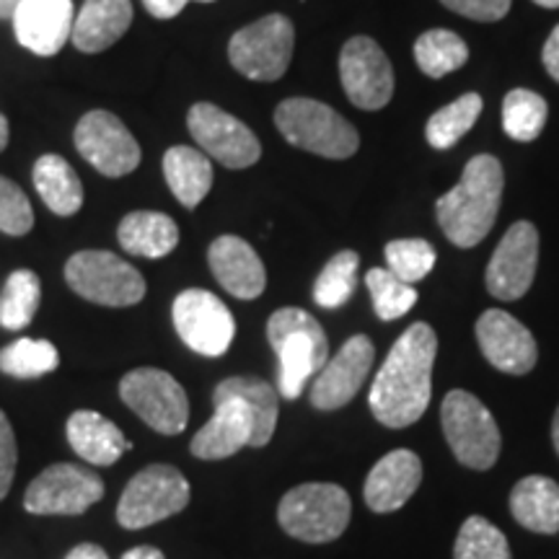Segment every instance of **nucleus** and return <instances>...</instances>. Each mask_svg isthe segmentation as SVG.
<instances>
[{
  "instance_id": "1",
  "label": "nucleus",
  "mask_w": 559,
  "mask_h": 559,
  "mask_svg": "<svg viewBox=\"0 0 559 559\" xmlns=\"http://www.w3.org/2000/svg\"><path fill=\"white\" fill-rule=\"evenodd\" d=\"M436 355L438 337L425 321L412 324L391 345L368 394L370 412L381 425L402 430L425 415L430 404Z\"/></svg>"
},
{
  "instance_id": "2",
  "label": "nucleus",
  "mask_w": 559,
  "mask_h": 559,
  "mask_svg": "<svg viewBox=\"0 0 559 559\" xmlns=\"http://www.w3.org/2000/svg\"><path fill=\"white\" fill-rule=\"evenodd\" d=\"M502 164L489 153L474 156L466 164L461 181L436 202V215L445 239L459 249H472L487 239L500 213Z\"/></svg>"
},
{
  "instance_id": "3",
  "label": "nucleus",
  "mask_w": 559,
  "mask_h": 559,
  "mask_svg": "<svg viewBox=\"0 0 559 559\" xmlns=\"http://www.w3.org/2000/svg\"><path fill=\"white\" fill-rule=\"evenodd\" d=\"M267 340L277 353V391L283 400H298L306 383L330 360V342L309 311L285 306L267 321Z\"/></svg>"
},
{
  "instance_id": "4",
  "label": "nucleus",
  "mask_w": 559,
  "mask_h": 559,
  "mask_svg": "<svg viewBox=\"0 0 559 559\" xmlns=\"http://www.w3.org/2000/svg\"><path fill=\"white\" fill-rule=\"evenodd\" d=\"M353 502L340 485L309 481L293 487L277 506V521L288 536L306 544H326L345 534Z\"/></svg>"
},
{
  "instance_id": "5",
  "label": "nucleus",
  "mask_w": 559,
  "mask_h": 559,
  "mask_svg": "<svg viewBox=\"0 0 559 559\" xmlns=\"http://www.w3.org/2000/svg\"><path fill=\"white\" fill-rule=\"evenodd\" d=\"M275 124L290 145L324 158H349L360 148L358 130L317 99H285L275 109Z\"/></svg>"
},
{
  "instance_id": "6",
  "label": "nucleus",
  "mask_w": 559,
  "mask_h": 559,
  "mask_svg": "<svg viewBox=\"0 0 559 559\" xmlns=\"http://www.w3.org/2000/svg\"><path fill=\"white\" fill-rule=\"evenodd\" d=\"M440 423H443V436L449 440L453 456L464 466L485 472L498 461L502 443L498 423L469 391L453 389L445 394Z\"/></svg>"
},
{
  "instance_id": "7",
  "label": "nucleus",
  "mask_w": 559,
  "mask_h": 559,
  "mask_svg": "<svg viewBox=\"0 0 559 559\" xmlns=\"http://www.w3.org/2000/svg\"><path fill=\"white\" fill-rule=\"evenodd\" d=\"M66 280L70 290L79 293L81 298L109 306V309L135 306L148 290L145 277L130 262L99 249L79 251V254L70 257L66 264Z\"/></svg>"
},
{
  "instance_id": "8",
  "label": "nucleus",
  "mask_w": 559,
  "mask_h": 559,
  "mask_svg": "<svg viewBox=\"0 0 559 559\" xmlns=\"http://www.w3.org/2000/svg\"><path fill=\"white\" fill-rule=\"evenodd\" d=\"M190 481L177 466L151 464L138 472L117 502V521L122 528L138 531L171 519L190 506Z\"/></svg>"
},
{
  "instance_id": "9",
  "label": "nucleus",
  "mask_w": 559,
  "mask_h": 559,
  "mask_svg": "<svg viewBox=\"0 0 559 559\" xmlns=\"http://www.w3.org/2000/svg\"><path fill=\"white\" fill-rule=\"evenodd\" d=\"M296 29L283 13H270L243 26L228 41L230 66L251 81H277L290 66Z\"/></svg>"
},
{
  "instance_id": "10",
  "label": "nucleus",
  "mask_w": 559,
  "mask_h": 559,
  "mask_svg": "<svg viewBox=\"0 0 559 559\" xmlns=\"http://www.w3.org/2000/svg\"><path fill=\"white\" fill-rule=\"evenodd\" d=\"M120 396L160 436H179L190 423V400L181 383L160 368H135L120 381Z\"/></svg>"
},
{
  "instance_id": "11",
  "label": "nucleus",
  "mask_w": 559,
  "mask_h": 559,
  "mask_svg": "<svg viewBox=\"0 0 559 559\" xmlns=\"http://www.w3.org/2000/svg\"><path fill=\"white\" fill-rule=\"evenodd\" d=\"M174 330L187 347L205 358H218L234 342L236 321L228 306L210 290L179 293L171 306Z\"/></svg>"
},
{
  "instance_id": "12",
  "label": "nucleus",
  "mask_w": 559,
  "mask_h": 559,
  "mask_svg": "<svg viewBox=\"0 0 559 559\" xmlns=\"http://www.w3.org/2000/svg\"><path fill=\"white\" fill-rule=\"evenodd\" d=\"M104 498V481L79 464H52L26 487L24 508L34 515H81Z\"/></svg>"
},
{
  "instance_id": "13",
  "label": "nucleus",
  "mask_w": 559,
  "mask_h": 559,
  "mask_svg": "<svg viewBox=\"0 0 559 559\" xmlns=\"http://www.w3.org/2000/svg\"><path fill=\"white\" fill-rule=\"evenodd\" d=\"M194 143L226 169H249L262 156V145L241 120L210 102L194 104L187 115Z\"/></svg>"
},
{
  "instance_id": "14",
  "label": "nucleus",
  "mask_w": 559,
  "mask_h": 559,
  "mask_svg": "<svg viewBox=\"0 0 559 559\" xmlns=\"http://www.w3.org/2000/svg\"><path fill=\"white\" fill-rule=\"evenodd\" d=\"M340 79L358 109L379 111L394 96V70L379 41L370 37L347 39L340 52Z\"/></svg>"
},
{
  "instance_id": "15",
  "label": "nucleus",
  "mask_w": 559,
  "mask_h": 559,
  "mask_svg": "<svg viewBox=\"0 0 559 559\" xmlns=\"http://www.w3.org/2000/svg\"><path fill=\"white\" fill-rule=\"evenodd\" d=\"M75 148L104 177H128L140 164V145L111 111H88L75 128Z\"/></svg>"
},
{
  "instance_id": "16",
  "label": "nucleus",
  "mask_w": 559,
  "mask_h": 559,
  "mask_svg": "<svg viewBox=\"0 0 559 559\" xmlns=\"http://www.w3.org/2000/svg\"><path fill=\"white\" fill-rule=\"evenodd\" d=\"M539 264V230L534 223L519 221L508 228L487 264V290L498 300H519L534 283Z\"/></svg>"
},
{
  "instance_id": "17",
  "label": "nucleus",
  "mask_w": 559,
  "mask_h": 559,
  "mask_svg": "<svg viewBox=\"0 0 559 559\" xmlns=\"http://www.w3.org/2000/svg\"><path fill=\"white\" fill-rule=\"evenodd\" d=\"M376 347L366 334H355L326 366L313 376L311 383V407L321 412L342 409L355 400L362 383H366L370 368H373Z\"/></svg>"
},
{
  "instance_id": "18",
  "label": "nucleus",
  "mask_w": 559,
  "mask_h": 559,
  "mask_svg": "<svg viewBox=\"0 0 559 559\" xmlns=\"http://www.w3.org/2000/svg\"><path fill=\"white\" fill-rule=\"evenodd\" d=\"M474 332H477V342L489 366L502 370V373L526 376L536 366L539 347H536L534 334L519 319L510 317L508 311H485L477 326H474Z\"/></svg>"
},
{
  "instance_id": "19",
  "label": "nucleus",
  "mask_w": 559,
  "mask_h": 559,
  "mask_svg": "<svg viewBox=\"0 0 559 559\" xmlns=\"http://www.w3.org/2000/svg\"><path fill=\"white\" fill-rule=\"evenodd\" d=\"M73 21V0H24L13 13V32L21 47L50 58L70 41Z\"/></svg>"
},
{
  "instance_id": "20",
  "label": "nucleus",
  "mask_w": 559,
  "mask_h": 559,
  "mask_svg": "<svg viewBox=\"0 0 559 559\" xmlns=\"http://www.w3.org/2000/svg\"><path fill=\"white\" fill-rule=\"evenodd\" d=\"M213 417L207 419L205 428L198 430V436L190 443L192 456L202 461L234 456V453L251 445V438H254V417L241 400L221 396V400H213Z\"/></svg>"
},
{
  "instance_id": "21",
  "label": "nucleus",
  "mask_w": 559,
  "mask_h": 559,
  "mask_svg": "<svg viewBox=\"0 0 559 559\" xmlns=\"http://www.w3.org/2000/svg\"><path fill=\"white\" fill-rule=\"evenodd\" d=\"M207 262L221 288H226L234 298L254 300L264 293L267 285L264 264L260 254L239 236H221L210 243Z\"/></svg>"
},
{
  "instance_id": "22",
  "label": "nucleus",
  "mask_w": 559,
  "mask_h": 559,
  "mask_svg": "<svg viewBox=\"0 0 559 559\" xmlns=\"http://www.w3.org/2000/svg\"><path fill=\"white\" fill-rule=\"evenodd\" d=\"M419 481H423V461L417 453L396 449L370 469L362 498L373 513H394L417 492Z\"/></svg>"
},
{
  "instance_id": "23",
  "label": "nucleus",
  "mask_w": 559,
  "mask_h": 559,
  "mask_svg": "<svg viewBox=\"0 0 559 559\" xmlns=\"http://www.w3.org/2000/svg\"><path fill=\"white\" fill-rule=\"evenodd\" d=\"M66 432L70 449L94 466H111L128 451L124 432L94 409H75L68 417Z\"/></svg>"
},
{
  "instance_id": "24",
  "label": "nucleus",
  "mask_w": 559,
  "mask_h": 559,
  "mask_svg": "<svg viewBox=\"0 0 559 559\" xmlns=\"http://www.w3.org/2000/svg\"><path fill=\"white\" fill-rule=\"evenodd\" d=\"M132 24L130 0H86L73 21L70 41L81 52H104L122 39Z\"/></svg>"
},
{
  "instance_id": "25",
  "label": "nucleus",
  "mask_w": 559,
  "mask_h": 559,
  "mask_svg": "<svg viewBox=\"0 0 559 559\" xmlns=\"http://www.w3.org/2000/svg\"><path fill=\"white\" fill-rule=\"evenodd\" d=\"M510 513L534 534H559V485L539 474L523 477L510 492Z\"/></svg>"
},
{
  "instance_id": "26",
  "label": "nucleus",
  "mask_w": 559,
  "mask_h": 559,
  "mask_svg": "<svg viewBox=\"0 0 559 559\" xmlns=\"http://www.w3.org/2000/svg\"><path fill=\"white\" fill-rule=\"evenodd\" d=\"M221 396H236L251 409L254 417V438H251V449H262L267 445L277 428L280 415V391L257 376H230V379L221 381L213 391V400Z\"/></svg>"
},
{
  "instance_id": "27",
  "label": "nucleus",
  "mask_w": 559,
  "mask_h": 559,
  "mask_svg": "<svg viewBox=\"0 0 559 559\" xmlns=\"http://www.w3.org/2000/svg\"><path fill=\"white\" fill-rule=\"evenodd\" d=\"M117 239L122 249L135 257H148V260H160L171 254L179 243V228L174 218L166 213H153V210H135L124 215Z\"/></svg>"
},
{
  "instance_id": "28",
  "label": "nucleus",
  "mask_w": 559,
  "mask_h": 559,
  "mask_svg": "<svg viewBox=\"0 0 559 559\" xmlns=\"http://www.w3.org/2000/svg\"><path fill=\"white\" fill-rule=\"evenodd\" d=\"M164 177L185 207H198L213 187V164L207 156L190 145H174L164 156Z\"/></svg>"
},
{
  "instance_id": "29",
  "label": "nucleus",
  "mask_w": 559,
  "mask_h": 559,
  "mask_svg": "<svg viewBox=\"0 0 559 559\" xmlns=\"http://www.w3.org/2000/svg\"><path fill=\"white\" fill-rule=\"evenodd\" d=\"M34 187L55 215H75L83 205V185L62 156L47 153L34 164Z\"/></svg>"
},
{
  "instance_id": "30",
  "label": "nucleus",
  "mask_w": 559,
  "mask_h": 559,
  "mask_svg": "<svg viewBox=\"0 0 559 559\" xmlns=\"http://www.w3.org/2000/svg\"><path fill=\"white\" fill-rule=\"evenodd\" d=\"M415 60L428 79H443L453 70L464 68L469 60V47L449 29H430L415 41Z\"/></svg>"
},
{
  "instance_id": "31",
  "label": "nucleus",
  "mask_w": 559,
  "mask_h": 559,
  "mask_svg": "<svg viewBox=\"0 0 559 559\" xmlns=\"http://www.w3.org/2000/svg\"><path fill=\"white\" fill-rule=\"evenodd\" d=\"M41 304V283L37 272L16 270L5 280L0 293V326L9 332H19L32 324L34 313Z\"/></svg>"
},
{
  "instance_id": "32",
  "label": "nucleus",
  "mask_w": 559,
  "mask_h": 559,
  "mask_svg": "<svg viewBox=\"0 0 559 559\" xmlns=\"http://www.w3.org/2000/svg\"><path fill=\"white\" fill-rule=\"evenodd\" d=\"M481 107H485V102H481L479 94H464L456 102H451L449 107L438 109L428 120V128H425L428 143L438 151L456 145L479 120Z\"/></svg>"
},
{
  "instance_id": "33",
  "label": "nucleus",
  "mask_w": 559,
  "mask_h": 559,
  "mask_svg": "<svg viewBox=\"0 0 559 559\" xmlns=\"http://www.w3.org/2000/svg\"><path fill=\"white\" fill-rule=\"evenodd\" d=\"M60 366V353L52 342L21 337L0 349V370L13 379H39Z\"/></svg>"
},
{
  "instance_id": "34",
  "label": "nucleus",
  "mask_w": 559,
  "mask_h": 559,
  "mask_svg": "<svg viewBox=\"0 0 559 559\" xmlns=\"http://www.w3.org/2000/svg\"><path fill=\"white\" fill-rule=\"evenodd\" d=\"M549 107L536 91L513 88L502 102V128L519 143H531L542 135Z\"/></svg>"
},
{
  "instance_id": "35",
  "label": "nucleus",
  "mask_w": 559,
  "mask_h": 559,
  "mask_svg": "<svg viewBox=\"0 0 559 559\" xmlns=\"http://www.w3.org/2000/svg\"><path fill=\"white\" fill-rule=\"evenodd\" d=\"M358 264L360 257L355 251H340L324 264L321 275L313 283V300L321 309H340L353 298L358 288Z\"/></svg>"
},
{
  "instance_id": "36",
  "label": "nucleus",
  "mask_w": 559,
  "mask_h": 559,
  "mask_svg": "<svg viewBox=\"0 0 559 559\" xmlns=\"http://www.w3.org/2000/svg\"><path fill=\"white\" fill-rule=\"evenodd\" d=\"M366 285L370 290V300H373V309L381 321L402 319L417 304L415 285L404 283L389 267L368 270Z\"/></svg>"
},
{
  "instance_id": "37",
  "label": "nucleus",
  "mask_w": 559,
  "mask_h": 559,
  "mask_svg": "<svg viewBox=\"0 0 559 559\" xmlns=\"http://www.w3.org/2000/svg\"><path fill=\"white\" fill-rule=\"evenodd\" d=\"M453 559H510L506 534L481 515H472L459 531Z\"/></svg>"
},
{
  "instance_id": "38",
  "label": "nucleus",
  "mask_w": 559,
  "mask_h": 559,
  "mask_svg": "<svg viewBox=\"0 0 559 559\" xmlns=\"http://www.w3.org/2000/svg\"><path fill=\"white\" fill-rule=\"evenodd\" d=\"M436 249L425 239H396L386 243V264L396 277L415 285L436 267Z\"/></svg>"
},
{
  "instance_id": "39",
  "label": "nucleus",
  "mask_w": 559,
  "mask_h": 559,
  "mask_svg": "<svg viewBox=\"0 0 559 559\" xmlns=\"http://www.w3.org/2000/svg\"><path fill=\"white\" fill-rule=\"evenodd\" d=\"M34 226V213L26 194L11 179L0 177V230L9 236H26Z\"/></svg>"
},
{
  "instance_id": "40",
  "label": "nucleus",
  "mask_w": 559,
  "mask_h": 559,
  "mask_svg": "<svg viewBox=\"0 0 559 559\" xmlns=\"http://www.w3.org/2000/svg\"><path fill=\"white\" fill-rule=\"evenodd\" d=\"M19 464V449H16V436L5 417V412L0 409V502L5 500L9 489L13 485V474H16Z\"/></svg>"
},
{
  "instance_id": "41",
  "label": "nucleus",
  "mask_w": 559,
  "mask_h": 559,
  "mask_svg": "<svg viewBox=\"0 0 559 559\" xmlns=\"http://www.w3.org/2000/svg\"><path fill=\"white\" fill-rule=\"evenodd\" d=\"M445 9L474 21H500L513 0H440Z\"/></svg>"
},
{
  "instance_id": "42",
  "label": "nucleus",
  "mask_w": 559,
  "mask_h": 559,
  "mask_svg": "<svg viewBox=\"0 0 559 559\" xmlns=\"http://www.w3.org/2000/svg\"><path fill=\"white\" fill-rule=\"evenodd\" d=\"M187 3H192V0H143L145 11L156 19H174L185 11ZM198 3H215V0H198Z\"/></svg>"
},
{
  "instance_id": "43",
  "label": "nucleus",
  "mask_w": 559,
  "mask_h": 559,
  "mask_svg": "<svg viewBox=\"0 0 559 559\" xmlns=\"http://www.w3.org/2000/svg\"><path fill=\"white\" fill-rule=\"evenodd\" d=\"M542 60H544V68H547V73L559 83V24L551 29L547 45H544Z\"/></svg>"
},
{
  "instance_id": "44",
  "label": "nucleus",
  "mask_w": 559,
  "mask_h": 559,
  "mask_svg": "<svg viewBox=\"0 0 559 559\" xmlns=\"http://www.w3.org/2000/svg\"><path fill=\"white\" fill-rule=\"evenodd\" d=\"M66 559H109V555L99 547V544H79V547L68 551Z\"/></svg>"
},
{
  "instance_id": "45",
  "label": "nucleus",
  "mask_w": 559,
  "mask_h": 559,
  "mask_svg": "<svg viewBox=\"0 0 559 559\" xmlns=\"http://www.w3.org/2000/svg\"><path fill=\"white\" fill-rule=\"evenodd\" d=\"M122 559H166L164 551L156 547H132L130 551H124Z\"/></svg>"
},
{
  "instance_id": "46",
  "label": "nucleus",
  "mask_w": 559,
  "mask_h": 559,
  "mask_svg": "<svg viewBox=\"0 0 559 559\" xmlns=\"http://www.w3.org/2000/svg\"><path fill=\"white\" fill-rule=\"evenodd\" d=\"M21 3L24 0H0V19H13V13H16Z\"/></svg>"
},
{
  "instance_id": "47",
  "label": "nucleus",
  "mask_w": 559,
  "mask_h": 559,
  "mask_svg": "<svg viewBox=\"0 0 559 559\" xmlns=\"http://www.w3.org/2000/svg\"><path fill=\"white\" fill-rule=\"evenodd\" d=\"M9 135H11L9 120H5V115H0V153H3L5 145H9Z\"/></svg>"
},
{
  "instance_id": "48",
  "label": "nucleus",
  "mask_w": 559,
  "mask_h": 559,
  "mask_svg": "<svg viewBox=\"0 0 559 559\" xmlns=\"http://www.w3.org/2000/svg\"><path fill=\"white\" fill-rule=\"evenodd\" d=\"M551 440H555V449H557V453H559V407H557L555 423H551Z\"/></svg>"
},
{
  "instance_id": "49",
  "label": "nucleus",
  "mask_w": 559,
  "mask_h": 559,
  "mask_svg": "<svg viewBox=\"0 0 559 559\" xmlns=\"http://www.w3.org/2000/svg\"><path fill=\"white\" fill-rule=\"evenodd\" d=\"M534 3L542 9H559V0H534Z\"/></svg>"
}]
</instances>
